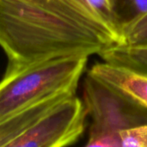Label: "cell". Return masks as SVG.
Returning <instances> with one entry per match:
<instances>
[{
    "label": "cell",
    "mask_w": 147,
    "mask_h": 147,
    "mask_svg": "<svg viewBox=\"0 0 147 147\" xmlns=\"http://www.w3.org/2000/svg\"><path fill=\"white\" fill-rule=\"evenodd\" d=\"M115 46L83 0H0V47L8 65L100 56Z\"/></svg>",
    "instance_id": "cell-1"
},
{
    "label": "cell",
    "mask_w": 147,
    "mask_h": 147,
    "mask_svg": "<svg viewBox=\"0 0 147 147\" xmlns=\"http://www.w3.org/2000/svg\"><path fill=\"white\" fill-rule=\"evenodd\" d=\"M89 58L78 55L8 65L0 80V121L47 96L77 93Z\"/></svg>",
    "instance_id": "cell-2"
},
{
    "label": "cell",
    "mask_w": 147,
    "mask_h": 147,
    "mask_svg": "<svg viewBox=\"0 0 147 147\" xmlns=\"http://www.w3.org/2000/svg\"><path fill=\"white\" fill-rule=\"evenodd\" d=\"M82 100L90 121L87 147H121L122 131L147 123V110L86 72Z\"/></svg>",
    "instance_id": "cell-3"
},
{
    "label": "cell",
    "mask_w": 147,
    "mask_h": 147,
    "mask_svg": "<svg viewBox=\"0 0 147 147\" xmlns=\"http://www.w3.org/2000/svg\"><path fill=\"white\" fill-rule=\"evenodd\" d=\"M88 115L82 98L67 96L45 113L9 147H64L77 143L84 135Z\"/></svg>",
    "instance_id": "cell-4"
},
{
    "label": "cell",
    "mask_w": 147,
    "mask_h": 147,
    "mask_svg": "<svg viewBox=\"0 0 147 147\" xmlns=\"http://www.w3.org/2000/svg\"><path fill=\"white\" fill-rule=\"evenodd\" d=\"M86 72L147 110L146 71L102 59Z\"/></svg>",
    "instance_id": "cell-5"
},
{
    "label": "cell",
    "mask_w": 147,
    "mask_h": 147,
    "mask_svg": "<svg viewBox=\"0 0 147 147\" xmlns=\"http://www.w3.org/2000/svg\"><path fill=\"white\" fill-rule=\"evenodd\" d=\"M100 57L105 61L122 64L147 71V45L115 46L105 50Z\"/></svg>",
    "instance_id": "cell-6"
},
{
    "label": "cell",
    "mask_w": 147,
    "mask_h": 147,
    "mask_svg": "<svg viewBox=\"0 0 147 147\" xmlns=\"http://www.w3.org/2000/svg\"><path fill=\"white\" fill-rule=\"evenodd\" d=\"M122 33L124 46L147 45V13L126 20Z\"/></svg>",
    "instance_id": "cell-7"
},
{
    "label": "cell",
    "mask_w": 147,
    "mask_h": 147,
    "mask_svg": "<svg viewBox=\"0 0 147 147\" xmlns=\"http://www.w3.org/2000/svg\"><path fill=\"white\" fill-rule=\"evenodd\" d=\"M121 147H147V123L121 133Z\"/></svg>",
    "instance_id": "cell-8"
},
{
    "label": "cell",
    "mask_w": 147,
    "mask_h": 147,
    "mask_svg": "<svg viewBox=\"0 0 147 147\" xmlns=\"http://www.w3.org/2000/svg\"><path fill=\"white\" fill-rule=\"evenodd\" d=\"M125 1L127 3L132 13L130 18L136 17L147 13V0H125Z\"/></svg>",
    "instance_id": "cell-9"
}]
</instances>
